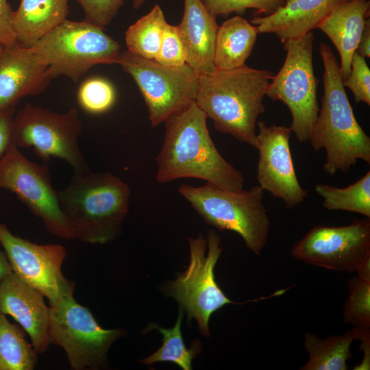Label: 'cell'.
<instances>
[{
    "label": "cell",
    "mask_w": 370,
    "mask_h": 370,
    "mask_svg": "<svg viewBox=\"0 0 370 370\" xmlns=\"http://www.w3.org/2000/svg\"><path fill=\"white\" fill-rule=\"evenodd\" d=\"M207 119L194 101L164 121L165 136L156 158L158 182L195 178L227 190L243 188V173L218 151L210 137Z\"/></svg>",
    "instance_id": "cell-1"
},
{
    "label": "cell",
    "mask_w": 370,
    "mask_h": 370,
    "mask_svg": "<svg viewBox=\"0 0 370 370\" xmlns=\"http://www.w3.org/2000/svg\"><path fill=\"white\" fill-rule=\"evenodd\" d=\"M68 185L58 191L60 208L75 240L105 244L121 233L128 212L131 190L109 172H74Z\"/></svg>",
    "instance_id": "cell-2"
},
{
    "label": "cell",
    "mask_w": 370,
    "mask_h": 370,
    "mask_svg": "<svg viewBox=\"0 0 370 370\" xmlns=\"http://www.w3.org/2000/svg\"><path fill=\"white\" fill-rule=\"evenodd\" d=\"M272 72L246 64L199 75L195 102L214 127L256 148L258 118Z\"/></svg>",
    "instance_id": "cell-3"
},
{
    "label": "cell",
    "mask_w": 370,
    "mask_h": 370,
    "mask_svg": "<svg viewBox=\"0 0 370 370\" xmlns=\"http://www.w3.org/2000/svg\"><path fill=\"white\" fill-rule=\"evenodd\" d=\"M319 52L323 65V95L309 142L317 151L325 149L323 169L332 176L338 171L347 172L358 160L370 163V137L354 116L331 47L322 42Z\"/></svg>",
    "instance_id": "cell-4"
},
{
    "label": "cell",
    "mask_w": 370,
    "mask_h": 370,
    "mask_svg": "<svg viewBox=\"0 0 370 370\" xmlns=\"http://www.w3.org/2000/svg\"><path fill=\"white\" fill-rule=\"evenodd\" d=\"M178 193L205 222L218 230L239 234L245 246L260 255L266 245L271 221L259 185L248 190H227L206 182L201 186L182 184Z\"/></svg>",
    "instance_id": "cell-5"
},
{
    "label": "cell",
    "mask_w": 370,
    "mask_h": 370,
    "mask_svg": "<svg viewBox=\"0 0 370 370\" xmlns=\"http://www.w3.org/2000/svg\"><path fill=\"white\" fill-rule=\"evenodd\" d=\"M30 48L54 78L65 75L75 82L95 65L116 64L121 53L104 28L84 20L66 19Z\"/></svg>",
    "instance_id": "cell-6"
},
{
    "label": "cell",
    "mask_w": 370,
    "mask_h": 370,
    "mask_svg": "<svg viewBox=\"0 0 370 370\" xmlns=\"http://www.w3.org/2000/svg\"><path fill=\"white\" fill-rule=\"evenodd\" d=\"M73 291L49 303L50 343L64 350L73 369L106 367L110 346L125 332L101 327L88 308L76 301Z\"/></svg>",
    "instance_id": "cell-7"
},
{
    "label": "cell",
    "mask_w": 370,
    "mask_h": 370,
    "mask_svg": "<svg viewBox=\"0 0 370 370\" xmlns=\"http://www.w3.org/2000/svg\"><path fill=\"white\" fill-rule=\"evenodd\" d=\"M188 243L190 260L186 271L169 282L164 291L186 312L188 322L195 319L201 334L208 337L211 315L226 304L238 303L230 300L215 280L214 267L222 252L217 233L211 230L206 237H190Z\"/></svg>",
    "instance_id": "cell-8"
},
{
    "label": "cell",
    "mask_w": 370,
    "mask_h": 370,
    "mask_svg": "<svg viewBox=\"0 0 370 370\" xmlns=\"http://www.w3.org/2000/svg\"><path fill=\"white\" fill-rule=\"evenodd\" d=\"M313 31L283 42L286 56L279 72L273 75L266 96L285 104L291 114L289 127L300 143L309 142L319 108L317 99L318 80L314 75Z\"/></svg>",
    "instance_id": "cell-9"
},
{
    "label": "cell",
    "mask_w": 370,
    "mask_h": 370,
    "mask_svg": "<svg viewBox=\"0 0 370 370\" xmlns=\"http://www.w3.org/2000/svg\"><path fill=\"white\" fill-rule=\"evenodd\" d=\"M82 130L75 108L58 113L27 103L14 115L11 143L18 148H32L45 162L52 157L62 159L74 172H79L90 169L78 145Z\"/></svg>",
    "instance_id": "cell-10"
},
{
    "label": "cell",
    "mask_w": 370,
    "mask_h": 370,
    "mask_svg": "<svg viewBox=\"0 0 370 370\" xmlns=\"http://www.w3.org/2000/svg\"><path fill=\"white\" fill-rule=\"evenodd\" d=\"M116 64L137 84L149 112L152 127L164 122L195 101L199 75L186 63L181 66L162 65L154 60L121 51Z\"/></svg>",
    "instance_id": "cell-11"
},
{
    "label": "cell",
    "mask_w": 370,
    "mask_h": 370,
    "mask_svg": "<svg viewBox=\"0 0 370 370\" xmlns=\"http://www.w3.org/2000/svg\"><path fill=\"white\" fill-rule=\"evenodd\" d=\"M8 190L39 218L54 236L75 240L59 204L47 165L27 158L11 143L0 156V189Z\"/></svg>",
    "instance_id": "cell-12"
},
{
    "label": "cell",
    "mask_w": 370,
    "mask_h": 370,
    "mask_svg": "<svg viewBox=\"0 0 370 370\" xmlns=\"http://www.w3.org/2000/svg\"><path fill=\"white\" fill-rule=\"evenodd\" d=\"M291 256L306 264L356 272L370 258V218L341 226L315 225L293 247Z\"/></svg>",
    "instance_id": "cell-13"
},
{
    "label": "cell",
    "mask_w": 370,
    "mask_h": 370,
    "mask_svg": "<svg viewBox=\"0 0 370 370\" xmlns=\"http://www.w3.org/2000/svg\"><path fill=\"white\" fill-rule=\"evenodd\" d=\"M0 243L13 273L47 297L58 299L75 284L64 278L62 266L66 249L59 244L38 245L15 236L0 223Z\"/></svg>",
    "instance_id": "cell-14"
},
{
    "label": "cell",
    "mask_w": 370,
    "mask_h": 370,
    "mask_svg": "<svg viewBox=\"0 0 370 370\" xmlns=\"http://www.w3.org/2000/svg\"><path fill=\"white\" fill-rule=\"evenodd\" d=\"M256 148L258 151L257 180L263 190L283 200L288 209L304 201L308 191L298 181L290 148L289 127L268 126L259 121L256 125Z\"/></svg>",
    "instance_id": "cell-15"
},
{
    "label": "cell",
    "mask_w": 370,
    "mask_h": 370,
    "mask_svg": "<svg viewBox=\"0 0 370 370\" xmlns=\"http://www.w3.org/2000/svg\"><path fill=\"white\" fill-rule=\"evenodd\" d=\"M53 79L31 48L18 43L4 46L0 58V110L16 108L23 98L42 93Z\"/></svg>",
    "instance_id": "cell-16"
},
{
    "label": "cell",
    "mask_w": 370,
    "mask_h": 370,
    "mask_svg": "<svg viewBox=\"0 0 370 370\" xmlns=\"http://www.w3.org/2000/svg\"><path fill=\"white\" fill-rule=\"evenodd\" d=\"M43 296L13 272L0 281V313L16 320L38 353L47 351L50 344L49 308Z\"/></svg>",
    "instance_id": "cell-17"
},
{
    "label": "cell",
    "mask_w": 370,
    "mask_h": 370,
    "mask_svg": "<svg viewBox=\"0 0 370 370\" xmlns=\"http://www.w3.org/2000/svg\"><path fill=\"white\" fill-rule=\"evenodd\" d=\"M184 14L177 25L188 64L198 75L217 71L214 64L219 25L201 0H184Z\"/></svg>",
    "instance_id": "cell-18"
},
{
    "label": "cell",
    "mask_w": 370,
    "mask_h": 370,
    "mask_svg": "<svg viewBox=\"0 0 370 370\" xmlns=\"http://www.w3.org/2000/svg\"><path fill=\"white\" fill-rule=\"evenodd\" d=\"M345 1L286 0L271 14L256 16L250 22L258 33L274 34L283 42L317 29L333 8Z\"/></svg>",
    "instance_id": "cell-19"
},
{
    "label": "cell",
    "mask_w": 370,
    "mask_h": 370,
    "mask_svg": "<svg viewBox=\"0 0 370 370\" xmlns=\"http://www.w3.org/2000/svg\"><path fill=\"white\" fill-rule=\"evenodd\" d=\"M369 7V0L345 1L333 8L317 27L326 34L339 53L343 80L349 75Z\"/></svg>",
    "instance_id": "cell-20"
},
{
    "label": "cell",
    "mask_w": 370,
    "mask_h": 370,
    "mask_svg": "<svg viewBox=\"0 0 370 370\" xmlns=\"http://www.w3.org/2000/svg\"><path fill=\"white\" fill-rule=\"evenodd\" d=\"M69 0H21L13 12L16 42L32 47L42 37L66 19Z\"/></svg>",
    "instance_id": "cell-21"
},
{
    "label": "cell",
    "mask_w": 370,
    "mask_h": 370,
    "mask_svg": "<svg viewBox=\"0 0 370 370\" xmlns=\"http://www.w3.org/2000/svg\"><path fill=\"white\" fill-rule=\"evenodd\" d=\"M257 27L235 16L219 26L214 56L217 70H227L245 64L258 34Z\"/></svg>",
    "instance_id": "cell-22"
},
{
    "label": "cell",
    "mask_w": 370,
    "mask_h": 370,
    "mask_svg": "<svg viewBox=\"0 0 370 370\" xmlns=\"http://www.w3.org/2000/svg\"><path fill=\"white\" fill-rule=\"evenodd\" d=\"M354 340L352 330L325 338H321L313 333H306L304 345L309 358L299 369L347 370V361L352 358L350 347Z\"/></svg>",
    "instance_id": "cell-23"
},
{
    "label": "cell",
    "mask_w": 370,
    "mask_h": 370,
    "mask_svg": "<svg viewBox=\"0 0 370 370\" xmlns=\"http://www.w3.org/2000/svg\"><path fill=\"white\" fill-rule=\"evenodd\" d=\"M184 310L179 308L178 316L174 326L164 328L156 323H150L145 329L146 332L157 330L162 335L161 347L149 356L140 360L141 363L151 365L159 362H173L183 370L192 369L193 359L200 353L201 345L195 341L191 348H187L182 337V321Z\"/></svg>",
    "instance_id": "cell-24"
},
{
    "label": "cell",
    "mask_w": 370,
    "mask_h": 370,
    "mask_svg": "<svg viewBox=\"0 0 370 370\" xmlns=\"http://www.w3.org/2000/svg\"><path fill=\"white\" fill-rule=\"evenodd\" d=\"M166 23L162 9L156 4L149 12L127 29L125 34L127 50L143 58L153 60Z\"/></svg>",
    "instance_id": "cell-25"
},
{
    "label": "cell",
    "mask_w": 370,
    "mask_h": 370,
    "mask_svg": "<svg viewBox=\"0 0 370 370\" xmlns=\"http://www.w3.org/2000/svg\"><path fill=\"white\" fill-rule=\"evenodd\" d=\"M314 190L329 210H344L370 218V172L345 188L318 184Z\"/></svg>",
    "instance_id": "cell-26"
},
{
    "label": "cell",
    "mask_w": 370,
    "mask_h": 370,
    "mask_svg": "<svg viewBox=\"0 0 370 370\" xmlns=\"http://www.w3.org/2000/svg\"><path fill=\"white\" fill-rule=\"evenodd\" d=\"M37 354L21 328L0 313V370H32Z\"/></svg>",
    "instance_id": "cell-27"
},
{
    "label": "cell",
    "mask_w": 370,
    "mask_h": 370,
    "mask_svg": "<svg viewBox=\"0 0 370 370\" xmlns=\"http://www.w3.org/2000/svg\"><path fill=\"white\" fill-rule=\"evenodd\" d=\"M349 294L343 304V322L370 328V280L358 275L348 282Z\"/></svg>",
    "instance_id": "cell-28"
},
{
    "label": "cell",
    "mask_w": 370,
    "mask_h": 370,
    "mask_svg": "<svg viewBox=\"0 0 370 370\" xmlns=\"http://www.w3.org/2000/svg\"><path fill=\"white\" fill-rule=\"evenodd\" d=\"M77 101L84 111L94 114H101L114 106L116 91L108 79L99 77H89L79 87Z\"/></svg>",
    "instance_id": "cell-29"
},
{
    "label": "cell",
    "mask_w": 370,
    "mask_h": 370,
    "mask_svg": "<svg viewBox=\"0 0 370 370\" xmlns=\"http://www.w3.org/2000/svg\"><path fill=\"white\" fill-rule=\"evenodd\" d=\"M207 10L215 17L227 16L233 12L254 9L258 14L268 16L282 6L286 0H201Z\"/></svg>",
    "instance_id": "cell-30"
},
{
    "label": "cell",
    "mask_w": 370,
    "mask_h": 370,
    "mask_svg": "<svg viewBox=\"0 0 370 370\" xmlns=\"http://www.w3.org/2000/svg\"><path fill=\"white\" fill-rule=\"evenodd\" d=\"M153 60L167 66H181L186 64L184 46L177 26L166 23L159 50Z\"/></svg>",
    "instance_id": "cell-31"
},
{
    "label": "cell",
    "mask_w": 370,
    "mask_h": 370,
    "mask_svg": "<svg viewBox=\"0 0 370 370\" xmlns=\"http://www.w3.org/2000/svg\"><path fill=\"white\" fill-rule=\"evenodd\" d=\"M343 84L352 90L356 103L370 105V70L365 58L357 51L352 58L349 75L343 80Z\"/></svg>",
    "instance_id": "cell-32"
},
{
    "label": "cell",
    "mask_w": 370,
    "mask_h": 370,
    "mask_svg": "<svg viewBox=\"0 0 370 370\" xmlns=\"http://www.w3.org/2000/svg\"><path fill=\"white\" fill-rule=\"evenodd\" d=\"M84 11V21L104 28L118 13L124 0H75Z\"/></svg>",
    "instance_id": "cell-33"
},
{
    "label": "cell",
    "mask_w": 370,
    "mask_h": 370,
    "mask_svg": "<svg viewBox=\"0 0 370 370\" xmlns=\"http://www.w3.org/2000/svg\"><path fill=\"white\" fill-rule=\"evenodd\" d=\"M13 11L7 0H0V45H16V38L13 27Z\"/></svg>",
    "instance_id": "cell-34"
},
{
    "label": "cell",
    "mask_w": 370,
    "mask_h": 370,
    "mask_svg": "<svg viewBox=\"0 0 370 370\" xmlns=\"http://www.w3.org/2000/svg\"><path fill=\"white\" fill-rule=\"evenodd\" d=\"M16 108L0 110V156L11 144V134Z\"/></svg>",
    "instance_id": "cell-35"
},
{
    "label": "cell",
    "mask_w": 370,
    "mask_h": 370,
    "mask_svg": "<svg viewBox=\"0 0 370 370\" xmlns=\"http://www.w3.org/2000/svg\"><path fill=\"white\" fill-rule=\"evenodd\" d=\"M354 340L360 341V348L363 352V358L360 364L356 365L355 370L370 369V328L354 327L351 330Z\"/></svg>",
    "instance_id": "cell-36"
},
{
    "label": "cell",
    "mask_w": 370,
    "mask_h": 370,
    "mask_svg": "<svg viewBox=\"0 0 370 370\" xmlns=\"http://www.w3.org/2000/svg\"><path fill=\"white\" fill-rule=\"evenodd\" d=\"M356 51L364 58L370 57V21L369 19L366 20Z\"/></svg>",
    "instance_id": "cell-37"
},
{
    "label": "cell",
    "mask_w": 370,
    "mask_h": 370,
    "mask_svg": "<svg viewBox=\"0 0 370 370\" xmlns=\"http://www.w3.org/2000/svg\"><path fill=\"white\" fill-rule=\"evenodd\" d=\"M8 257L0 248V281L12 273Z\"/></svg>",
    "instance_id": "cell-38"
},
{
    "label": "cell",
    "mask_w": 370,
    "mask_h": 370,
    "mask_svg": "<svg viewBox=\"0 0 370 370\" xmlns=\"http://www.w3.org/2000/svg\"><path fill=\"white\" fill-rule=\"evenodd\" d=\"M145 0H133V8L135 10L139 9L143 4L144 3Z\"/></svg>",
    "instance_id": "cell-39"
},
{
    "label": "cell",
    "mask_w": 370,
    "mask_h": 370,
    "mask_svg": "<svg viewBox=\"0 0 370 370\" xmlns=\"http://www.w3.org/2000/svg\"><path fill=\"white\" fill-rule=\"evenodd\" d=\"M3 47H4V46L0 45V58H1V54H2L3 50Z\"/></svg>",
    "instance_id": "cell-40"
}]
</instances>
